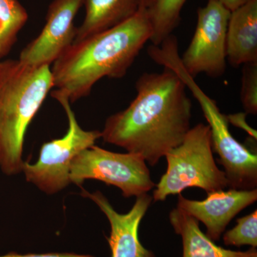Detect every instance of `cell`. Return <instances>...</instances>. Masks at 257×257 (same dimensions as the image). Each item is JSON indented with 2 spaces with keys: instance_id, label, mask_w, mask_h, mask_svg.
<instances>
[{
  "instance_id": "1",
  "label": "cell",
  "mask_w": 257,
  "mask_h": 257,
  "mask_svg": "<svg viewBox=\"0 0 257 257\" xmlns=\"http://www.w3.org/2000/svg\"><path fill=\"white\" fill-rule=\"evenodd\" d=\"M182 79L165 67L161 72L142 74L136 97L106 119L101 138L156 165L191 128L192 104Z\"/></svg>"
},
{
  "instance_id": "2",
  "label": "cell",
  "mask_w": 257,
  "mask_h": 257,
  "mask_svg": "<svg viewBox=\"0 0 257 257\" xmlns=\"http://www.w3.org/2000/svg\"><path fill=\"white\" fill-rule=\"evenodd\" d=\"M152 35L148 12L141 8L124 23L74 42L52 64V92L73 103L104 77L121 78Z\"/></svg>"
},
{
  "instance_id": "3",
  "label": "cell",
  "mask_w": 257,
  "mask_h": 257,
  "mask_svg": "<svg viewBox=\"0 0 257 257\" xmlns=\"http://www.w3.org/2000/svg\"><path fill=\"white\" fill-rule=\"evenodd\" d=\"M52 88L50 66L0 62V170L5 175L23 172L27 131Z\"/></svg>"
},
{
  "instance_id": "4",
  "label": "cell",
  "mask_w": 257,
  "mask_h": 257,
  "mask_svg": "<svg viewBox=\"0 0 257 257\" xmlns=\"http://www.w3.org/2000/svg\"><path fill=\"white\" fill-rule=\"evenodd\" d=\"M213 152L209 125L199 123L191 127L183 142L166 155L167 171L155 185L154 202H163L190 187L202 189L207 194L228 187Z\"/></svg>"
},
{
  "instance_id": "5",
  "label": "cell",
  "mask_w": 257,
  "mask_h": 257,
  "mask_svg": "<svg viewBox=\"0 0 257 257\" xmlns=\"http://www.w3.org/2000/svg\"><path fill=\"white\" fill-rule=\"evenodd\" d=\"M51 95L63 107L68 119V130L62 138L44 143L36 163L25 162L23 170L27 182L48 195L68 187L72 160L101 138V131H87L81 127L67 97L52 91Z\"/></svg>"
},
{
  "instance_id": "6",
  "label": "cell",
  "mask_w": 257,
  "mask_h": 257,
  "mask_svg": "<svg viewBox=\"0 0 257 257\" xmlns=\"http://www.w3.org/2000/svg\"><path fill=\"white\" fill-rule=\"evenodd\" d=\"M87 179L114 186L126 198L147 194L156 185L143 157L108 151L95 145L83 150L71 163V184L81 186Z\"/></svg>"
},
{
  "instance_id": "7",
  "label": "cell",
  "mask_w": 257,
  "mask_h": 257,
  "mask_svg": "<svg viewBox=\"0 0 257 257\" xmlns=\"http://www.w3.org/2000/svg\"><path fill=\"white\" fill-rule=\"evenodd\" d=\"M231 12L214 0L197 10V22L189 47L180 57L193 78L204 73L219 77L226 69V32Z\"/></svg>"
},
{
  "instance_id": "8",
  "label": "cell",
  "mask_w": 257,
  "mask_h": 257,
  "mask_svg": "<svg viewBox=\"0 0 257 257\" xmlns=\"http://www.w3.org/2000/svg\"><path fill=\"white\" fill-rule=\"evenodd\" d=\"M84 0H54L49 6L46 23L40 35L20 53L19 60L33 67L53 64L74 43V25Z\"/></svg>"
},
{
  "instance_id": "9",
  "label": "cell",
  "mask_w": 257,
  "mask_h": 257,
  "mask_svg": "<svg viewBox=\"0 0 257 257\" xmlns=\"http://www.w3.org/2000/svg\"><path fill=\"white\" fill-rule=\"evenodd\" d=\"M81 195L95 203L109 220L110 235L106 239L111 257H157L139 239L140 223L153 201L151 196H139L131 210L126 214H119L100 191L91 193L82 189Z\"/></svg>"
},
{
  "instance_id": "10",
  "label": "cell",
  "mask_w": 257,
  "mask_h": 257,
  "mask_svg": "<svg viewBox=\"0 0 257 257\" xmlns=\"http://www.w3.org/2000/svg\"><path fill=\"white\" fill-rule=\"evenodd\" d=\"M256 199V189L218 191L208 194L202 201L191 200L180 194L177 207L205 225L206 235L212 241H217L230 221Z\"/></svg>"
},
{
  "instance_id": "11",
  "label": "cell",
  "mask_w": 257,
  "mask_h": 257,
  "mask_svg": "<svg viewBox=\"0 0 257 257\" xmlns=\"http://www.w3.org/2000/svg\"><path fill=\"white\" fill-rule=\"evenodd\" d=\"M226 57L234 67L257 62V0H250L230 14Z\"/></svg>"
},
{
  "instance_id": "12",
  "label": "cell",
  "mask_w": 257,
  "mask_h": 257,
  "mask_svg": "<svg viewBox=\"0 0 257 257\" xmlns=\"http://www.w3.org/2000/svg\"><path fill=\"white\" fill-rule=\"evenodd\" d=\"M169 219L176 234L182 237L183 257H257L256 248L233 251L217 246L199 227V221L177 207Z\"/></svg>"
},
{
  "instance_id": "13",
  "label": "cell",
  "mask_w": 257,
  "mask_h": 257,
  "mask_svg": "<svg viewBox=\"0 0 257 257\" xmlns=\"http://www.w3.org/2000/svg\"><path fill=\"white\" fill-rule=\"evenodd\" d=\"M84 5L85 16L74 42L117 26L143 8L141 0H84Z\"/></svg>"
},
{
  "instance_id": "14",
  "label": "cell",
  "mask_w": 257,
  "mask_h": 257,
  "mask_svg": "<svg viewBox=\"0 0 257 257\" xmlns=\"http://www.w3.org/2000/svg\"><path fill=\"white\" fill-rule=\"evenodd\" d=\"M187 0H154L147 9L152 27L150 41L158 46L172 35L180 22L181 12Z\"/></svg>"
},
{
  "instance_id": "15",
  "label": "cell",
  "mask_w": 257,
  "mask_h": 257,
  "mask_svg": "<svg viewBox=\"0 0 257 257\" xmlns=\"http://www.w3.org/2000/svg\"><path fill=\"white\" fill-rule=\"evenodd\" d=\"M28 13L19 0H0V59L10 53Z\"/></svg>"
},
{
  "instance_id": "16",
  "label": "cell",
  "mask_w": 257,
  "mask_h": 257,
  "mask_svg": "<svg viewBox=\"0 0 257 257\" xmlns=\"http://www.w3.org/2000/svg\"><path fill=\"white\" fill-rule=\"evenodd\" d=\"M236 225L224 234L223 241L226 246L240 247L244 245L257 247V211L239 218Z\"/></svg>"
},
{
  "instance_id": "17",
  "label": "cell",
  "mask_w": 257,
  "mask_h": 257,
  "mask_svg": "<svg viewBox=\"0 0 257 257\" xmlns=\"http://www.w3.org/2000/svg\"><path fill=\"white\" fill-rule=\"evenodd\" d=\"M241 100L244 112L257 114V62L243 64Z\"/></svg>"
},
{
  "instance_id": "18",
  "label": "cell",
  "mask_w": 257,
  "mask_h": 257,
  "mask_svg": "<svg viewBox=\"0 0 257 257\" xmlns=\"http://www.w3.org/2000/svg\"><path fill=\"white\" fill-rule=\"evenodd\" d=\"M246 116L247 114L246 112L235 113L226 115V119L229 124H231L233 126L246 132L253 140L256 141L257 132L248 124L246 120Z\"/></svg>"
},
{
  "instance_id": "19",
  "label": "cell",
  "mask_w": 257,
  "mask_h": 257,
  "mask_svg": "<svg viewBox=\"0 0 257 257\" xmlns=\"http://www.w3.org/2000/svg\"><path fill=\"white\" fill-rule=\"evenodd\" d=\"M0 257H95L92 255L77 254L74 253H26L21 254L16 252H10Z\"/></svg>"
},
{
  "instance_id": "20",
  "label": "cell",
  "mask_w": 257,
  "mask_h": 257,
  "mask_svg": "<svg viewBox=\"0 0 257 257\" xmlns=\"http://www.w3.org/2000/svg\"><path fill=\"white\" fill-rule=\"evenodd\" d=\"M214 1L219 3L231 13V12L234 11L238 8H241V6L247 3L250 0H214Z\"/></svg>"
},
{
  "instance_id": "21",
  "label": "cell",
  "mask_w": 257,
  "mask_h": 257,
  "mask_svg": "<svg viewBox=\"0 0 257 257\" xmlns=\"http://www.w3.org/2000/svg\"><path fill=\"white\" fill-rule=\"evenodd\" d=\"M154 0H141L142 2V7L143 8H146V9H148L150 8V5L152 4Z\"/></svg>"
}]
</instances>
